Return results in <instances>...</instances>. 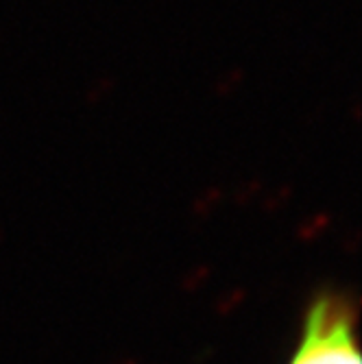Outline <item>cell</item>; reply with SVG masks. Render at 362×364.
I'll list each match as a JSON object with an SVG mask.
<instances>
[{"mask_svg": "<svg viewBox=\"0 0 362 364\" xmlns=\"http://www.w3.org/2000/svg\"><path fill=\"white\" fill-rule=\"evenodd\" d=\"M288 364H362L356 308L347 294L325 290L310 301Z\"/></svg>", "mask_w": 362, "mask_h": 364, "instance_id": "obj_1", "label": "cell"}]
</instances>
